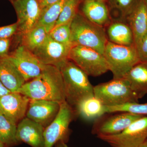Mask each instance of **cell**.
I'll use <instances>...</instances> for the list:
<instances>
[{
  "mask_svg": "<svg viewBox=\"0 0 147 147\" xmlns=\"http://www.w3.org/2000/svg\"><path fill=\"white\" fill-rule=\"evenodd\" d=\"M82 13L88 20L104 27L112 22L109 9L100 0H83Z\"/></svg>",
  "mask_w": 147,
  "mask_h": 147,
  "instance_id": "cell-16",
  "label": "cell"
},
{
  "mask_svg": "<svg viewBox=\"0 0 147 147\" xmlns=\"http://www.w3.org/2000/svg\"><path fill=\"white\" fill-rule=\"evenodd\" d=\"M76 115V111L66 101L61 103L56 118L44 129V147H53L61 141L68 142L69 125Z\"/></svg>",
  "mask_w": 147,
  "mask_h": 147,
  "instance_id": "cell-7",
  "label": "cell"
},
{
  "mask_svg": "<svg viewBox=\"0 0 147 147\" xmlns=\"http://www.w3.org/2000/svg\"><path fill=\"white\" fill-rule=\"evenodd\" d=\"M11 1H15V0H11Z\"/></svg>",
  "mask_w": 147,
  "mask_h": 147,
  "instance_id": "cell-40",
  "label": "cell"
},
{
  "mask_svg": "<svg viewBox=\"0 0 147 147\" xmlns=\"http://www.w3.org/2000/svg\"><path fill=\"white\" fill-rule=\"evenodd\" d=\"M18 92L30 100H46L62 103L65 100L63 79L59 69L43 65L40 75L26 82Z\"/></svg>",
  "mask_w": 147,
  "mask_h": 147,
  "instance_id": "cell-1",
  "label": "cell"
},
{
  "mask_svg": "<svg viewBox=\"0 0 147 147\" xmlns=\"http://www.w3.org/2000/svg\"><path fill=\"white\" fill-rule=\"evenodd\" d=\"M0 81L11 92H18L26 83L21 75L8 56L0 58Z\"/></svg>",
  "mask_w": 147,
  "mask_h": 147,
  "instance_id": "cell-17",
  "label": "cell"
},
{
  "mask_svg": "<svg viewBox=\"0 0 147 147\" xmlns=\"http://www.w3.org/2000/svg\"><path fill=\"white\" fill-rule=\"evenodd\" d=\"M18 28L17 22L4 26L0 27V39L12 38L16 34Z\"/></svg>",
  "mask_w": 147,
  "mask_h": 147,
  "instance_id": "cell-30",
  "label": "cell"
},
{
  "mask_svg": "<svg viewBox=\"0 0 147 147\" xmlns=\"http://www.w3.org/2000/svg\"><path fill=\"white\" fill-rule=\"evenodd\" d=\"M58 0H38L41 10L45 9L46 7L57 1Z\"/></svg>",
  "mask_w": 147,
  "mask_h": 147,
  "instance_id": "cell-32",
  "label": "cell"
},
{
  "mask_svg": "<svg viewBox=\"0 0 147 147\" xmlns=\"http://www.w3.org/2000/svg\"><path fill=\"white\" fill-rule=\"evenodd\" d=\"M72 45L89 47L103 55L108 37L104 27L91 22L78 12L71 21Z\"/></svg>",
  "mask_w": 147,
  "mask_h": 147,
  "instance_id": "cell-3",
  "label": "cell"
},
{
  "mask_svg": "<svg viewBox=\"0 0 147 147\" xmlns=\"http://www.w3.org/2000/svg\"><path fill=\"white\" fill-rule=\"evenodd\" d=\"M0 147H6L3 143L0 142Z\"/></svg>",
  "mask_w": 147,
  "mask_h": 147,
  "instance_id": "cell-35",
  "label": "cell"
},
{
  "mask_svg": "<svg viewBox=\"0 0 147 147\" xmlns=\"http://www.w3.org/2000/svg\"><path fill=\"white\" fill-rule=\"evenodd\" d=\"M75 110L77 115L88 121L95 120L106 113L105 105L94 96L82 101Z\"/></svg>",
  "mask_w": 147,
  "mask_h": 147,
  "instance_id": "cell-21",
  "label": "cell"
},
{
  "mask_svg": "<svg viewBox=\"0 0 147 147\" xmlns=\"http://www.w3.org/2000/svg\"><path fill=\"white\" fill-rule=\"evenodd\" d=\"M64 86L65 100L75 110L86 98L94 96V86L88 76L69 60L60 69Z\"/></svg>",
  "mask_w": 147,
  "mask_h": 147,
  "instance_id": "cell-2",
  "label": "cell"
},
{
  "mask_svg": "<svg viewBox=\"0 0 147 147\" xmlns=\"http://www.w3.org/2000/svg\"><path fill=\"white\" fill-rule=\"evenodd\" d=\"M8 57L26 82L39 76L42 72L44 65L40 62L34 53L23 45L16 46Z\"/></svg>",
  "mask_w": 147,
  "mask_h": 147,
  "instance_id": "cell-11",
  "label": "cell"
},
{
  "mask_svg": "<svg viewBox=\"0 0 147 147\" xmlns=\"http://www.w3.org/2000/svg\"><path fill=\"white\" fill-rule=\"evenodd\" d=\"M81 1L82 0H67L55 27L71 23L78 12V6Z\"/></svg>",
  "mask_w": 147,
  "mask_h": 147,
  "instance_id": "cell-28",
  "label": "cell"
},
{
  "mask_svg": "<svg viewBox=\"0 0 147 147\" xmlns=\"http://www.w3.org/2000/svg\"><path fill=\"white\" fill-rule=\"evenodd\" d=\"M11 2L17 16L18 31L12 38L16 43L22 36L36 26L42 10L38 0H15Z\"/></svg>",
  "mask_w": 147,
  "mask_h": 147,
  "instance_id": "cell-10",
  "label": "cell"
},
{
  "mask_svg": "<svg viewBox=\"0 0 147 147\" xmlns=\"http://www.w3.org/2000/svg\"><path fill=\"white\" fill-rule=\"evenodd\" d=\"M17 124L0 112V142L6 147L19 144L16 139Z\"/></svg>",
  "mask_w": 147,
  "mask_h": 147,
  "instance_id": "cell-25",
  "label": "cell"
},
{
  "mask_svg": "<svg viewBox=\"0 0 147 147\" xmlns=\"http://www.w3.org/2000/svg\"><path fill=\"white\" fill-rule=\"evenodd\" d=\"M135 45L140 61L147 62V33Z\"/></svg>",
  "mask_w": 147,
  "mask_h": 147,
  "instance_id": "cell-29",
  "label": "cell"
},
{
  "mask_svg": "<svg viewBox=\"0 0 147 147\" xmlns=\"http://www.w3.org/2000/svg\"><path fill=\"white\" fill-rule=\"evenodd\" d=\"M94 96L105 106H115L131 102H139V99L125 78L113 79L94 86Z\"/></svg>",
  "mask_w": 147,
  "mask_h": 147,
  "instance_id": "cell-5",
  "label": "cell"
},
{
  "mask_svg": "<svg viewBox=\"0 0 147 147\" xmlns=\"http://www.w3.org/2000/svg\"><path fill=\"white\" fill-rule=\"evenodd\" d=\"M143 116L125 112L105 113L95 120L92 133L96 136L119 134Z\"/></svg>",
  "mask_w": 147,
  "mask_h": 147,
  "instance_id": "cell-9",
  "label": "cell"
},
{
  "mask_svg": "<svg viewBox=\"0 0 147 147\" xmlns=\"http://www.w3.org/2000/svg\"><path fill=\"white\" fill-rule=\"evenodd\" d=\"M10 92V91L7 89L0 81V98Z\"/></svg>",
  "mask_w": 147,
  "mask_h": 147,
  "instance_id": "cell-33",
  "label": "cell"
},
{
  "mask_svg": "<svg viewBox=\"0 0 147 147\" xmlns=\"http://www.w3.org/2000/svg\"><path fill=\"white\" fill-rule=\"evenodd\" d=\"M60 105V102L53 100H30L26 117L45 128L56 118Z\"/></svg>",
  "mask_w": 147,
  "mask_h": 147,
  "instance_id": "cell-14",
  "label": "cell"
},
{
  "mask_svg": "<svg viewBox=\"0 0 147 147\" xmlns=\"http://www.w3.org/2000/svg\"><path fill=\"white\" fill-rule=\"evenodd\" d=\"M71 23L54 27L49 36L56 42L72 47L71 42Z\"/></svg>",
  "mask_w": 147,
  "mask_h": 147,
  "instance_id": "cell-27",
  "label": "cell"
},
{
  "mask_svg": "<svg viewBox=\"0 0 147 147\" xmlns=\"http://www.w3.org/2000/svg\"><path fill=\"white\" fill-rule=\"evenodd\" d=\"M97 137L112 147H141L147 139V116L135 121L119 134Z\"/></svg>",
  "mask_w": 147,
  "mask_h": 147,
  "instance_id": "cell-8",
  "label": "cell"
},
{
  "mask_svg": "<svg viewBox=\"0 0 147 147\" xmlns=\"http://www.w3.org/2000/svg\"><path fill=\"white\" fill-rule=\"evenodd\" d=\"M129 86L138 99L147 94V62L140 61L125 74Z\"/></svg>",
  "mask_w": 147,
  "mask_h": 147,
  "instance_id": "cell-19",
  "label": "cell"
},
{
  "mask_svg": "<svg viewBox=\"0 0 147 147\" xmlns=\"http://www.w3.org/2000/svg\"><path fill=\"white\" fill-rule=\"evenodd\" d=\"M30 100L18 92H11L0 98V112L18 124L26 117Z\"/></svg>",
  "mask_w": 147,
  "mask_h": 147,
  "instance_id": "cell-13",
  "label": "cell"
},
{
  "mask_svg": "<svg viewBox=\"0 0 147 147\" xmlns=\"http://www.w3.org/2000/svg\"><path fill=\"white\" fill-rule=\"evenodd\" d=\"M12 38L0 39V58L7 57L9 55V50L12 43Z\"/></svg>",
  "mask_w": 147,
  "mask_h": 147,
  "instance_id": "cell-31",
  "label": "cell"
},
{
  "mask_svg": "<svg viewBox=\"0 0 147 147\" xmlns=\"http://www.w3.org/2000/svg\"><path fill=\"white\" fill-rule=\"evenodd\" d=\"M49 33L43 26L36 25L33 28L21 37L17 43L23 45L33 53L45 41Z\"/></svg>",
  "mask_w": 147,
  "mask_h": 147,
  "instance_id": "cell-22",
  "label": "cell"
},
{
  "mask_svg": "<svg viewBox=\"0 0 147 147\" xmlns=\"http://www.w3.org/2000/svg\"><path fill=\"white\" fill-rule=\"evenodd\" d=\"M145 143H147V139L146 141V142H145Z\"/></svg>",
  "mask_w": 147,
  "mask_h": 147,
  "instance_id": "cell-39",
  "label": "cell"
},
{
  "mask_svg": "<svg viewBox=\"0 0 147 147\" xmlns=\"http://www.w3.org/2000/svg\"><path fill=\"white\" fill-rule=\"evenodd\" d=\"M82 1H83V0H82ZM100 1H102L105 2V1H107V0H100Z\"/></svg>",
  "mask_w": 147,
  "mask_h": 147,
  "instance_id": "cell-38",
  "label": "cell"
},
{
  "mask_svg": "<svg viewBox=\"0 0 147 147\" xmlns=\"http://www.w3.org/2000/svg\"><path fill=\"white\" fill-rule=\"evenodd\" d=\"M105 107L106 113L125 112L140 115L147 116V103L131 102L118 106H105Z\"/></svg>",
  "mask_w": 147,
  "mask_h": 147,
  "instance_id": "cell-26",
  "label": "cell"
},
{
  "mask_svg": "<svg viewBox=\"0 0 147 147\" xmlns=\"http://www.w3.org/2000/svg\"><path fill=\"white\" fill-rule=\"evenodd\" d=\"M144 1L145 3H146V4L147 5V0H144Z\"/></svg>",
  "mask_w": 147,
  "mask_h": 147,
  "instance_id": "cell-37",
  "label": "cell"
},
{
  "mask_svg": "<svg viewBox=\"0 0 147 147\" xmlns=\"http://www.w3.org/2000/svg\"><path fill=\"white\" fill-rule=\"evenodd\" d=\"M71 46L56 42L48 34L43 43L33 52L40 62L60 69L69 60Z\"/></svg>",
  "mask_w": 147,
  "mask_h": 147,
  "instance_id": "cell-12",
  "label": "cell"
},
{
  "mask_svg": "<svg viewBox=\"0 0 147 147\" xmlns=\"http://www.w3.org/2000/svg\"><path fill=\"white\" fill-rule=\"evenodd\" d=\"M45 128L26 117L17 124L16 137L19 143L24 142L32 147H44Z\"/></svg>",
  "mask_w": 147,
  "mask_h": 147,
  "instance_id": "cell-15",
  "label": "cell"
},
{
  "mask_svg": "<svg viewBox=\"0 0 147 147\" xmlns=\"http://www.w3.org/2000/svg\"><path fill=\"white\" fill-rule=\"evenodd\" d=\"M139 0H110V16L112 21L126 22L127 17Z\"/></svg>",
  "mask_w": 147,
  "mask_h": 147,
  "instance_id": "cell-24",
  "label": "cell"
},
{
  "mask_svg": "<svg viewBox=\"0 0 147 147\" xmlns=\"http://www.w3.org/2000/svg\"><path fill=\"white\" fill-rule=\"evenodd\" d=\"M67 1L58 0L57 1L42 10L37 25H41L45 27L49 33L55 27Z\"/></svg>",
  "mask_w": 147,
  "mask_h": 147,
  "instance_id": "cell-23",
  "label": "cell"
},
{
  "mask_svg": "<svg viewBox=\"0 0 147 147\" xmlns=\"http://www.w3.org/2000/svg\"><path fill=\"white\" fill-rule=\"evenodd\" d=\"M126 22L133 33L134 44L147 33V5L139 0L127 17Z\"/></svg>",
  "mask_w": 147,
  "mask_h": 147,
  "instance_id": "cell-18",
  "label": "cell"
},
{
  "mask_svg": "<svg viewBox=\"0 0 147 147\" xmlns=\"http://www.w3.org/2000/svg\"><path fill=\"white\" fill-rule=\"evenodd\" d=\"M69 59L88 76L97 77L109 71L104 55L89 47L72 46Z\"/></svg>",
  "mask_w": 147,
  "mask_h": 147,
  "instance_id": "cell-6",
  "label": "cell"
},
{
  "mask_svg": "<svg viewBox=\"0 0 147 147\" xmlns=\"http://www.w3.org/2000/svg\"><path fill=\"white\" fill-rule=\"evenodd\" d=\"M55 145V147H69L65 142L62 141L58 142Z\"/></svg>",
  "mask_w": 147,
  "mask_h": 147,
  "instance_id": "cell-34",
  "label": "cell"
},
{
  "mask_svg": "<svg viewBox=\"0 0 147 147\" xmlns=\"http://www.w3.org/2000/svg\"><path fill=\"white\" fill-rule=\"evenodd\" d=\"M103 55L109 71L112 72L115 79L123 78L130 69L140 62L135 44L125 46L108 40Z\"/></svg>",
  "mask_w": 147,
  "mask_h": 147,
  "instance_id": "cell-4",
  "label": "cell"
},
{
  "mask_svg": "<svg viewBox=\"0 0 147 147\" xmlns=\"http://www.w3.org/2000/svg\"><path fill=\"white\" fill-rule=\"evenodd\" d=\"M106 34L108 40L113 43L125 46L134 44L133 33L126 22L112 21L108 26Z\"/></svg>",
  "mask_w": 147,
  "mask_h": 147,
  "instance_id": "cell-20",
  "label": "cell"
},
{
  "mask_svg": "<svg viewBox=\"0 0 147 147\" xmlns=\"http://www.w3.org/2000/svg\"><path fill=\"white\" fill-rule=\"evenodd\" d=\"M141 147H147V143H145L143 146Z\"/></svg>",
  "mask_w": 147,
  "mask_h": 147,
  "instance_id": "cell-36",
  "label": "cell"
}]
</instances>
